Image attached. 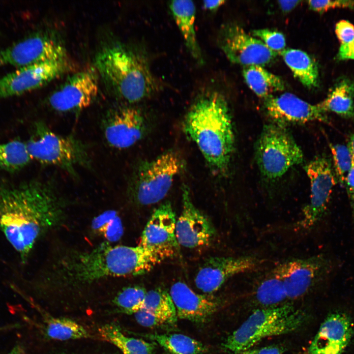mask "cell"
<instances>
[{"instance_id":"5","label":"cell","mask_w":354,"mask_h":354,"mask_svg":"<svg viewBox=\"0 0 354 354\" xmlns=\"http://www.w3.org/2000/svg\"><path fill=\"white\" fill-rule=\"evenodd\" d=\"M306 319L303 311L291 303L259 308L227 338L223 346L234 354L246 351L266 337L298 329Z\"/></svg>"},{"instance_id":"39","label":"cell","mask_w":354,"mask_h":354,"mask_svg":"<svg viewBox=\"0 0 354 354\" xmlns=\"http://www.w3.org/2000/svg\"><path fill=\"white\" fill-rule=\"evenodd\" d=\"M345 187L349 200L353 221L354 223V158L353 156L352 167L347 176Z\"/></svg>"},{"instance_id":"29","label":"cell","mask_w":354,"mask_h":354,"mask_svg":"<svg viewBox=\"0 0 354 354\" xmlns=\"http://www.w3.org/2000/svg\"><path fill=\"white\" fill-rule=\"evenodd\" d=\"M31 160L26 143L14 140L0 144V171L17 172Z\"/></svg>"},{"instance_id":"8","label":"cell","mask_w":354,"mask_h":354,"mask_svg":"<svg viewBox=\"0 0 354 354\" xmlns=\"http://www.w3.org/2000/svg\"><path fill=\"white\" fill-rule=\"evenodd\" d=\"M181 166L180 157L173 151L142 164L130 185L132 199L142 206L159 202L169 192Z\"/></svg>"},{"instance_id":"43","label":"cell","mask_w":354,"mask_h":354,"mask_svg":"<svg viewBox=\"0 0 354 354\" xmlns=\"http://www.w3.org/2000/svg\"><path fill=\"white\" fill-rule=\"evenodd\" d=\"M225 1L224 0H206L203 2L204 7L210 11L216 10Z\"/></svg>"},{"instance_id":"38","label":"cell","mask_w":354,"mask_h":354,"mask_svg":"<svg viewBox=\"0 0 354 354\" xmlns=\"http://www.w3.org/2000/svg\"><path fill=\"white\" fill-rule=\"evenodd\" d=\"M335 33L341 44L350 43L354 40V26L348 21H340L336 25Z\"/></svg>"},{"instance_id":"16","label":"cell","mask_w":354,"mask_h":354,"mask_svg":"<svg viewBox=\"0 0 354 354\" xmlns=\"http://www.w3.org/2000/svg\"><path fill=\"white\" fill-rule=\"evenodd\" d=\"M102 126L107 143L117 149L134 145L142 138L145 130L143 115L132 107L110 111L103 118Z\"/></svg>"},{"instance_id":"26","label":"cell","mask_w":354,"mask_h":354,"mask_svg":"<svg viewBox=\"0 0 354 354\" xmlns=\"http://www.w3.org/2000/svg\"><path fill=\"white\" fill-rule=\"evenodd\" d=\"M102 338L118 348L123 354H153L156 343L124 335L119 327L113 324H106L99 329Z\"/></svg>"},{"instance_id":"9","label":"cell","mask_w":354,"mask_h":354,"mask_svg":"<svg viewBox=\"0 0 354 354\" xmlns=\"http://www.w3.org/2000/svg\"><path fill=\"white\" fill-rule=\"evenodd\" d=\"M310 182L309 202L302 210L296 226L303 230L315 227L325 215L334 187L337 183L331 159L316 156L304 167Z\"/></svg>"},{"instance_id":"25","label":"cell","mask_w":354,"mask_h":354,"mask_svg":"<svg viewBox=\"0 0 354 354\" xmlns=\"http://www.w3.org/2000/svg\"><path fill=\"white\" fill-rule=\"evenodd\" d=\"M242 74L249 88L260 97L266 98L285 89L282 79L261 66H244Z\"/></svg>"},{"instance_id":"2","label":"cell","mask_w":354,"mask_h":354,"mask_svg":"<svg viewBox=\"0 0 354 354\" xmlns=\"http://www.w3.org/2000/svg\"><path fill=\"white\" fill-rule=\"evenodd\" d=\"M162 261L140 245L114 246L106 241L62 258L58 264L57 276L69 285L88 284L111 277L143 275Z\"/></svg>"},{"instance_id":"23","label":"cell","mask_w":354,"mask_h":354,"mask_svg":"<svg viewBox=\"0 0 354 354\" xmlns=\"http://www.w3.org/2000/svg\"><path fill=\"white\" fill-rule=\"evenodd\" d=\"M295 77L311 88L318 83L319 72L315 61L306 52L298 49H285L280 53Z\"/></svg>"},{"instance_id":"1","label":"cell","mask_w":354,"mask_h":354,"mask_svg":"<svg viewBox=\"0 0 354 354\" xmlns=\"http://www.w3.org/2000/svg\"><path fill=\"white\" fill-rule=\"evenodd\" d=\"M64 205L52 180L0 184V231L23 263L40 236L59 224Z\"/></svg>"},{"instance_id":"3","label":"cell","mask_w":354,"mask_h":354,"mask_svg":"<svg viewBox=\"0 0 354 354\" xmlns=\"http://www.w3.org/2000/svg\"><path fill=\"white\" fill-rule=\"evenodd\" d=\"M183 130L214 171L224 173L228 170L235 137L228 105L223 96L212 92L198 99L185 116Z\"/></svg>"},{"instance_id":"17","label":"cell","mask_w":354,"mask_h":354,"mask_svg":"<svg viewBox=\"0 0 354 354\" xmlns=\"http://www.w3.org/2000/svg\"><path fill=\"white\" fill-rule=\"evenodd\" d=\"M259 263L258 259L251 256L209 258L199 268L195 285L203 292L211 294L230 278L253 270Z\"/></svg>"},{"instance_id":"30","label":"cell","mask_w":354,"mask_h":354,"mask_svg":"<svg viewBox=\"0 0 354 354\" xmlns=\"http://www.w3.org/2000/svg\"><path fill=\"white\" fill-rule=\"evenodd\" d=\"M45 333L52 339L64 341L87 338L89 334L82 325L69 319L48 318L45 321Z\"/></svg>"},{"instance_id":"33","label":"cell","mask_w":354,"mask_h":354,"mask_svg":"<svg viewBox=\"0 0 354 354\" xmlns=\"http://www.w3.org/2000/svg\"><path fill=\"white\" fill-rule=\"evenodd\" d=\"M147 292L139 285L124 288L115 297L114 303L122 313L133 314L140 309Z\"/></svg>"},{"instance_id":"14","label":"cell","mask_w":354,"mask_h":354,"mask_svg":"<svg viewBox=\"0 0 354 354\" xmlns=\"http://www.w3.org/2000/svg\"><path fill=\"white\" fill-rule=\"evenodd\" d=\"M96 71L89 67L74 74L49 96V106L62 113L79 112L88 107L98 91Z\"/></svg>"},{"instance_id":"20","label":"cell","mask_w":354,"mask_h":354,"mask_svg":"<svg viewBox=\"0 0 354 354\" xmlns=\"http://www.w3.org/2000/svg\"><path fill=\"white\" fill-rule=\"evenodd\" d=\"M354 334V325L345 314L329 315L312 340L309 354H342Z\"/></svg>"},{"instance_id":"32","label":"cell","mask_w":354,"mask_h":354,"mask_svg":"<svg viewBox=\"0 0 354 354\" xmlns=\"http://www.w3.org/2000/svg\"><path fill=\"white\" fill-rule=\"evenodd\" d=\"M91 227L109 243L119 240L123 233L121 220L118 212L114 210L105 211L94 217Z\"/></svg>"},{"instance_id":"21","label":"cell","mask_w":354,"mask_h":354,"mask_svg":"<svg viewBox=\"0 0 354 354\" xmlns=\"http://www.w3.org/2000/svg\"><path fill=\"white\" fill-rule=\"evenodd\" d=\"M169 294L177 318L197 323L206 322L221 304L220 300L216 297L197 294L185 283L180 281L172 285Z\"/></svg>"},{"instance_id":"31","label":"cell","mask_w":354,"mask_h":354,"mask_svg":"<svg viewBox=\"0 0 354 354\" xmlns=\"http://www.w3.org/2000/svg\"><path fill=\"white\" fill-rule=\"evenodd\" d=\"M140 309L165 316L174 324L177 320L176 307L171 295L169 293L162 288L147 291Z\"/></svg>"},{"instance_id":"44","label":"cell","mask_w":354,"mask_h":354,"mask_svg":"<svg viewBox=\"0 0 354 354\" xmlns=\"http://www.w3.org/2000/svg\"><path fill=\"white\" fill-rule=\"evenodd\" d=\"M6 354H26L25 348L21 343H17Z\"/></svg>"},{"instance_id":"42","label":"cell","mask_w":354,"mask_h":354,"mask_svg":"<svg viewBox=\"0 0 354 354\" xmlns=\"http://www.w3.org/2000/svg\"><path fill=\"white\" fill-rule=\"evenodd\" d=\"M300 2L299 0H280L279 4L284 12H289L295 8Z\"/></svg>"},{"instance_id":"6","label":"cell","mask_w":354,"mask_h":354,"mask_svg":"<svg viewBox=\"0 0 354 354\" xmlns=\"http://www.w3.org/2000/svg\"><path fill=\"white\" fill-rule=\"evenodd\" d=\"M26 143L31 160L59 167L75 179L78 177L77 168H91V158L85 143L75 136H62L54 132L43 121L34 123Z\"/></svg>"},{"instance_id":"35","label":"cell","mask_w":354,"mask_h":354,"mask_svg":"<svg viewBox=\"0 0 354 354\" xmlns=\"http://www.w3.org/2000/svg\"><path fill=\"white\" fill-rule=\"evenodd\" d=\"M252 32L271 50L279 53L285 49V38L282 33L268 29L255 30Z\"/></svg>"},{"instance_id":"34","label":"cell","mask_w":354,"mask_h":354,"mask_svg":"<svg viewBox=\"0 0 354 354\" xmlns=\"http://www.w3.org/2000/svg\"><path fill=\"white\" fill-rule=\"evenodd\" d=\"M332 163L337 183L345 187L346 178L353 163V155L348 147L341 144H330Z\"/></svg>"},{"instance_id":"24","label":"cell","mask_w":354,"mask_h":354,"mask_svg":"<svg viewBox=\"0 0 354 354\" xmlns=\"http://www.w3.org/2000/svg\"><path fill=\"white\" fill-rule=\"evenodd\" d=\"M354 83L344 79L337 83L326 98L318 104L326 113L331 112L345 118L354 116Z\"/></svg>"},{"instance_id":"4","label":"cell","mask_w":354,"mask_h":354,"mask_svg":"<svg viewBox=\"0 0 354 354\" xmlns=\"http://www.w3.org/2000/svg\"><path fill=\"white\" fill-rule=\"evenodd\" d=\"M95 62L96 70L107 84L127 102L140 101L160 89V84L146 58L126 46L105 47L98 52Z\"/></svg>"},{"instance_id":"18","label":"cell","mask_w":354,"mask_h":354,"mask_svg":"<svg viewBox=\"0 0 354 354\" xmlns=\"http://www.w3.org/2000/svg\"><path fill=\"white\" fill-rule=\"evenodd\" d=\"M182 210L176 221V236L179 244L189 248L209 244L215 236L211 221L192 202L189 190L184 185L182 190Z\"/></svg>"},{"instance_id":"10","label":"cell","mask_w":354,"mask_h":354,"mask_svg":"<svg viewBox=\"0 0 354 354\" xmlns=\"http://www.w3.org/2000/svg\"><path fill=\"white\" fill-rule=\"evenodd\" d=\"M282 279L287 300L305 295L313 286L324 279L333 267L332 260L324 254L292 260L275 267Z\"/></svg>"},{"instance_id":"41","label":"cell","mask_w":354,"mask_h":354,"mask_svg":"<svg viewBox=\"0 0 354 354\" xmlns=\"http://www.w3.org/2000/svg\"><path fill=\"white\" fill-rule=\"evenodd\" d=\"M284 349L277 346H269L257 349L256 354H282Z\"/></svg>"},{"instance_id":"13","label":"cell","mask_w":354,"mask_h":354,"mask_svg":"<svg viewBox=\"0 0 354 354\" xmlns=\"http://www.w3.org/2000/svg\"><path fill=\"white\" fill-rule=\"evenodd\" d=\"M69 67L67 59L17 68L0 79V100L42 87L62 75Z\"/></svg>"},{"instance_id":"7","label":"cell","mask_w":354,"mask_h":354,"mask_svg":"<svg viewBox=\"0 0 354 354\" xmlns=\"http://www.w3.org/2000/svg\"><path fill=\"white\" fill-rule=\"evenodd\" d=\"M255 151L261 173L270 180L281 177L303 159L302 151L290 131L285 125L276 122L264 126Z\"/></svg>"},{"instance_id":"45","label":"cell","mask_w":354,"mask_h":354,"mask_svg":"<svg viewBox=\"0 0 354 354\" xmlns=\"http://www.w3.org/2000/svg\"><path fill=\"white\" fill-rule=\"evenodd\" d=\"M348 147L350 148L352 154H354V134L350 136Z\"/></svg>"},{"instance_id":"22","label":"cell","mask_w":354,"mask_h":354,"mask_svg":"<svg viewBox=\"0 0 354 354\" xmlns=\"http://www.w3.org/2000/svg\"><path fill=\"white\" fill-rule=\"evenodd\" d=\"M169 7L189 53L199 63H203L202 51L195 29L196 7L194 2L188 0H173Z\"/></svg>"},{"instance_id":"27","label":"cell","mask_w":354,"mask_h":354,"mask_svg":"<svg viewBox=\"0 0 354 354\" xmlns=\"http://www.w3.org/2000/svg\"><path fill=\"white\" fill-rule=\"evenodd\" d=\"M170 354H202L208 348L202 342L182 334H146Z\"/></svg>"},{"instance_id":"28","label":"cell","mask_w":354,"mask_h":354,"mask_svg":"<svg viewBox=\"0 0 354 354\" xmlns=\"http://www.w3.org/2000/svg\"><path fill=\"white\" fill-rule=\"evenodd\" d=\"M255 298L263 308L279 306L287 300L282 279L276 267L270 271L258 284Z\"/></svg>"},{"instance_id":"19","label":"cell","mask_w":354,"mask_h":354,"mask_svg":"<svg viewBox=\"0 0 354 354\" xmlns=\"http://www.w3.org/2000/svg\"><path fill=\"white\" fill-rule=\"evenodd\" d=\"M264 107L274 122L283 125L316 120L329 122L326 113L318 104H311L289 92L264 98Z\"/></svg>"},{"instance_id":"47","label":"cell","mask_w":354,"mask_h":354,"mask_svg":"<svg viewBox=\"0 0 354 354\" xmlns=\"http://www.w3.org/2000/svg\"><path fill=\"white\" fill-rule=\"evenodd\" d=\"M2 330H3V327H0V331H2Z\"/></svg>"},{"instance_id":"15","label":"cell","mask_w":354,"mask_h":354,"mask_svg":"<svg viewBox=\"0 0 354 354\" xmlns=\"http://www.w3.org/2000/svg\"><path fill=\"white\" fill-rule=\"evenodd\" d=\"M176 221L171 203L163 204L147 223L139 245L153 252L162 261L173 257L179 248L176 236Z\"/></svg>"},{"instance_id":"11","label":"cell","mask_w":354,"mask_h":354,"mask_svg":"<svg viewBox=\"0 0 354 354\" xmlns=\"http://www.w3.org/2000/svg\"><path fill=\"white\" fill-rule=\"evenodd\" d=\"M218 40L220 48L231 62L245 66L266 65L278 54L234 24L222 28Z\"/></svg>"},{"instance_id":"36","label":"cell","mask_w":354,"mask_h":354,"mask_svg":"<svg viewBox=\"0 0 354 354\" xmlns=\"http://www.w3.org/2000/svg\"><path fill=\"white\" fill-rule=\"evenodd\" d=\"M133 315L139 324L147 327H157L174 324L170 319L165 316L144 309L138 310Z\"/></svg>"},{"instance_id":"12","label":"cell","mask_w":354,"mask_h":354,"mask_svg":"<svg viewBox=\"0 0 354 354\" xmlns=\"http://www.w3.org/2000/svg\"><path fill=\"white\" fill-rule=\"evenodd\" d=\"M67 59L66 51L59 41L35 34L0 50V66L19 68L41 62Z\"/></svg>"},{"instance_id":"37","label":"cell","mask_w":354,"mask_h":354,"mask_svg":"<svg viewBox=\"0 0 354 354\" xmlns=\"http://www.w3.org/2000/svg\"><path fill=\"white\" fill-rule=\"evenodd\" d=\"M308 4L311 9L319 13H323L331 8L336 7L353 8L354 6V1L347 0H309Z\"/></svg>"},{"instance_id":"46","label":"cell","mask_w":354,"mask_h":354,"mask_svg":"<svg viewBox=\"0 0 354 354\" xmlns=\"http://www.w3.org/2000/svg\"><path fill=\"white\" fill-rule=\"evenodd\" d=\"M257 349H249L235 354H256Z\"/></svg>"},{"instance_id":"40","label":"cell","mask_w":354,"mask_h":354,"mask_svg":"<svg viewBox=\"0 0 354 354\" xmlns=\"http://www.w3.org/2000/svg\"><path fill=\"white\" fill-rule=\"evenodd\" d=\"M338 58L340 59H354V40L350 43L341 45Z\"/></svg>"},{"instance_id":"48","label":"cell","mask_w":354,"mask_h":354,"mask_svg":"<svg viewBox=\"0 0 354 354\" xmlns=\"http://www.w3.org/2000/svg\"><path fill=\"white\" fill-rule=\"evenodd\" d=\"M353 158H354V154H353Z\"/></svg>"}]
</instances>
